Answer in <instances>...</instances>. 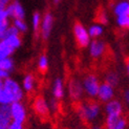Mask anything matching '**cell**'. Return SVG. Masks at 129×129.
Here are the masks:
<instances>
[{
    "label": "cell",
    "instance_id": "6da1fadb",
    "mask_svg": "<svg viewBox=\"0 0 129 129\" xmlns=\"http://www.w3.org/2000/svg\"><path fill=\"white\" fill-rule=\"evenodd\" d=\"M80 114L81 117L86 120V121H91L93 120L96 115L99 114V105L96 104L94 101H87L84 104H82L80 106Z\"/></svg>",
    "mask_w": 129,
    "mask_h": 129
},
{
    "label": "cell",
    "instance_id": "7a4b0ae2",
    "mask_svg": "<svg viewBox=\"0 0 129 129\" xmlns=\"http://www.w3.org/2000/svg\"><path fill=\"white\" fill-rule=\"evenodd\" d=\"M3 85V87L8 90V92L10 93L11 98H12V102H19L22 98V91L19 85L15 81H13L11 79H4V83H1Z\"/></svg>",
    "mask_w": 129,
    "mask_h": 129
},
{
    "label": "cell",
    "instance_id": "3957f363",
    "mask_svg": "<svg viewBox=\"0 0 129 129\" xmlns=\"http://www.w3.org/2000/svg\"><path fill=\"white\" fill-rule=\"evenodd\" d=\"M74 31H75V37L77 43L80 47H85L89 43V36L87 34V31L85 30L84 26L80 23V22H76L75 27H74Z\"/></svg>",
    "mask_w": 129,
    "mask_h": 129
},
{
    "label": "cell",
    "instance_id": "277c9868",
    "mask_svg": "<svg viewBox=\"0 0 129 129\" xmlns=\"http://www.w3.org/2000/svg\"><path fill=\"white\" fill-rule=\"evenodd\" d=\"M84 88L87 91V93L91 96H94L99 93V81L96 79V77L93 75H88L85 80H84Z\"/></svg>",
    "mask_w": 129,
    "mask_h": 129
},
{
    "label": "cell",
    "instance_id": "5b68a950",
    "mask_svg": "<svg viewBox=\"0 0 129 129\" xmlns=\"http://www.w3.org/2000/svg\"><path fill=\"white\" fill-rule=\"evenodd\" d=\"M13 117L12 106L9 104H2L0 112V129H9L11 125V119Z\"/></svg>",
    "mask_w": 129,
    "mask_h": 129
},
{
    "label": "cell",
    "instance_id": "8992f818",
    "mask_svg": "<svg viewBox=\"0 0 129 129\" xmlns=\"http://www.w3.org/2000/svg\"><path fill=\"white\" fill-rule=\"evenodd\" d=\"M106 126L107 129H125L126 120L121 118V114H108Z\"/></svg>",
    "mask_w": 129,
    "mask_h": 129
},
{
    "label": "cell",
    "instance_id": "52a82bcc",
    "mask_svg": "<svg viewBox=\"0 0 129 129\" xmlns=\"http://www.w3.org/2000/svg\"><path fill=\"white\" fill-rule=\"evenodd\" d=\"M34 109L36 113L39 115L41 119H47L48 115H49V112H48V107L45 103L44 99L42 98L41 95L37 96L35 99V102H34Z\"/></svg>",
    "mask_w": 129,
    "mask_h": 129
},
{
    "label": "cell",
    "instance_id": "ba28073f",
    "mask_svg": "<svg viewBox=\"0 0 129 129\" xmlns=\"http://www.w3.org/2000/svg\"><path fill=\"white\" fill-rule=\"evenodd\" d=\"M12 113H13V118H14V120L19 122V123H22V122L24 121V119H25L24 108L19 102L13 103V105H12Z\"/></svg>",
    "mask_w": 129,
    "mask_h": 129
},
{
    "label": "cell",
    "instance_id": "9c48e42d",
    "mask_svg": "<svg viewBox=\"0 0 129 129\" xmlns=\"http://www.w3.org/2000/svg\"><path fill=\"white\" fill-rule=\"evenodd\" d=\"M99 98L101 101L105 102V101H108L112 98L113 95V90H112V87L110 84H108V83H104V84H102L100 86V89H99Z\"/></svg>",
    "mask_w": 129,
    "mask_h": 129
},
{
    "label": "cell",
    "instance_id": "30bf717a",
    "mask_svg": "<svg viewBox=\"0 0 129 129\" xmlns=\"http://www.w3.org/2000/svg\"><path fill=\"white\" fill-rule=\"evenodd\" d=\"M6 11L9 13V16H13L16 19H23L24 17L23 9L18 1H15L13 4H10L9 8L6 9Z\"/></svg>",
    "mask_w": 129,
    "mask_h": 129
},
{
    "label": "cell",
    "instance_id": "8fae6325",
    "mask_svg": "<svg viewBox=\"0 0 129 129\" xmlns=\"http://www.w3.org/2000/svg\"><path fill=\"white\" fill-rule=\"evenodd\" d=\"M51 25H53V17H51L49 13H47V14L44 15L43 22H42V37L44 40L47 39L49 36Z\"/></svg>",
    "mask_w": 129,
    "mask_h": 129
},
{
    "label": "cell",
    "instance_id": "7c38bea8",
    "mask_svg": "<svg viewBox=\"0 0 129 129\" xmlns=\"http://www.w3.org/2000/svg\"><path fill=\"white\" fill-rule=\"evenodd\" d=\"M82 91H83V89H82V86L79 81L72 80L69 82V93L73 99H75V100L79 99L82 94Z\"/></svg>",
    "mask_w": 129,
    "mask_h": 129
},
{
    "label": "cell",
    "instance_id": "4fadbf2b",
    "mask_svg": "<svg viewBox=\"0 0 129 129\" xmlns=\"http://www.w3.org/2000/svg\"><path fill=\"white\" fill-rule=\"evenodd\" d=\"M15 47L6 40V39H2L1 44H0V58L2 59H5L8 58L13 51H14Z\"/></svg>",
    "mask_w": 129,
    "mask_h": 129
},
{
    "label": "cell",
    "instance_id": "5bb4252c",
    "mask_svg": "<svg viewBox=\"0 0 129 129\" xmlns=\"http://www.w3.org/2000/svg\"><path fill=\"white\" fill-rule=\"evenodd\" d=\"M105 50V44L102 41H96L94 40L91 44H90V55L93 58L100 57Z\"/></svg>",
    "mask_w": 129,
    "mask_h": 129
},
{
    "label": "cell",
    "instance_id": "9a60e30c",
    "mask_svg": "<svg viewBox=\"0 0 129 129\" xmlns=\"http://www.w3.org/2000/svg\"><path fill=\"white\" fill-rule=\"evenodd\" d=\"M106 111L108 114H121L122 106L118 101H111L106 105Z\"/></svg>",
    "mask_w": 129,
    "mask_h": 129
},
{
    "label": "cell",
    "instance_id": "2e32d148",
    "mask_svg": "<svg viewBox=\"0 0 129 129\" xmlns=\"http://www.w3.org/2000/svg\"><path fill=\"white\" fill-rule=\"evenodd\" d=\"M115 14L118 16H122V15H128L129 16V3L122 1L120 2L114 9Z\"/></svg>",
    "mask_w": 129,
    "mask_h": 129
},
{
    "label": "cell",
    "instance_id": "e0dca14e",
    "mask_svg": "<svg viewBox=\"0 0 129 129\" xmlns=\"http://www.w3.org/2000/svg\"><path fill=\"white\" fill-rule=\"evenodd\" d=\"M0 101H1L2 104H10V103H13L10 93L8 92V90L3 87L2 84H1V87H0Z\"/></svg>",
    "mask_w": 129,
    "mask_h": 129
},
{
    "label": "cell",
    "instance_id": "ac0fdd59",
    "mask_svg": "<svg viewBox=\"0 0 129 129\" xmlns=\"http://www.w3.org/2000/svg\"><path fill=\"white\" fill-rule=\"evenodd\" d=\"M54 94L57 99H61L63 96V85L60 79H57L54 85Z\"/></svg>",
    "mask_w": 129,
    "mask_h": 129
},
{
    "label": "cell",
    "instance_id": "d6986e66",
    "mask_svg": "<svg viewBox=\"0 0 129 129\" xmlns=\"http://www.w3.org/2000/svg\"><path fill=\"white\" fill-rule=\"evenodd\" d=\"M0 68L4 70H11L13 68V61L9 58L2 59L1 62H0Z\"/></svg>",
    "mask_w": 129,
    "mask_h": 129
},
{
    "label": "cell",
    "instance_id": "ffe728a7",
    "mask_svg": "<svg viewBox=\"0 0 129 129\" xmlns=\"http://www.w3.org/2000/svg\"><path fill=\"white\" fill-rule=\"evenodd\" d=\"M106 82L108 83V84H110L111 86H115L118 84V82H119V78H118L117 74H114V73L108 74L107 78H106Z\"/></svg>",
    "mask_w": 129,
    "mask_h": 129
},
{
    "label": "cell",
    "instance_id": "44dd1931",
    "mask_svg": "<svg viewBox=\"0 0 129 129\" xmlns=\"http://www.w3.org/2000/svg\"><path fill=\"white\" fill-rule=\"evenodd\" d=\"M18 28L16 26H12V27H9L6 29L4 33L1 35V39H4L6 37H10V36H13V35H18Z\"/></svg>",
    "mask_w": 129,
    "mask_h": 129
},
{
    "label": "cell",
    "instance_id": "7402d4cb",
    "mask_svg": "<svg viewBox=\"0 0 129 129\" xmlns=\"http://www.w3.org/2000/svg\"><path fill=\"white\" fill-rule=\"evenodd\" d=\"M4 39L8 40L15 48H17L19 45H20V39L18 38L17 35H13V36H10V37H6V38H4Z\"/></svg>",
    "mask_w": 129,
    "mask_h": 129
},
{
    "label": "cell",
    "instance_id": "603a6c76",
    "mask_svg": "<svg viewBox=\"0 0 129 129\" xmlns=\"http://www.w3.org/2000/svg\"><path fill=\"white\" fill-rule=\"evenodd\" d=\"M118 23L122 27H128L129 24V16L128 15H122L118 18Z\"/></svg>",
    "mask_w": 129,
    "mask_h": 129
},
{
    "label": "cell",
    "instance_id": "cb8c5ba5",
    "mask_svg": "<svg viewBox=\"0 0 129 129\" xmlns=\"http://www.w3.org/2000/svg\"><path fill=\"white\" fill-rule=\"evenodd\" d=\"M33 77H31L30 75L26 76L25 77V79L23 81V85H24V88L27 90V91H29V90H31V88H33Z\"/></svg>",
    "mask_w": 129,
    "mask_h": 129
},
{
    "label": "cell",
    "instance_id": "d4e9b609",
    "mask_svg": "<svg viewBox=\"0 0 129 129\" xmlns=\"http://www.w3.org/2000/svg\"><path fill=\"white\" fill-rule=\"evenodd\" d=\"M39 69L41 70V72L45 73L47 69V59L45 56H42L40 58V61H39Z\"/></svg>",
    "mask_w": 129,
    "mask_h": 129
},
{
    "label": "cell",
    "instance_id": "484cf974",
    "mask_svg": "<svg viewBox=\"0 0 129 129\" xmlns=\"http://www.w3.org/2000/svg\"><path fill=\"white\" fill-rule=\"evenodd\" d=\"M102 34V28L100 26H91L89 28V35L91 37H98Z\"/></svg>",
    "mask_w": 129,
    "mask_h": 129
},
{
    "label": "cell",
    "instance_id": "4316f807",
    "mask_svg": "<svg viewBox=\"0 0 129 129\" xmlns=\"http://www.w3.org/2000/svg\"><path fill=\"white\" fill-rule=\"evenodd\" d=\"M14 24H15V26L21 31H24L26 29V25H25V23L22 21V19H16Z\"/></svg>",
    "mask_w": 129,
    "mask_h": 129
},
{
    "label": "cell",
    "instance_id": "83f0119b",
    "mask_svg": "<svg viewBox=\"0 0 129 129\" xmlns=\"http://www.w3.org/2000/svg\"><path fill=\"white\" fill-rule=\"evenodd\" d=\"M95 20L98 22H101V23H106L107 19H106V16H105V13L103 11H99L98 15H96V17H95Z\"/></svg>",
    "mask_w": 129,
    "mask_h": 129
},
{
    "label": "cell",
    "instance_id": "f1b7e54d",
    "mask_svg": "<svg viewBox=\"0 0 129 129\" xmlns=\"http://www.w3.org/2000/svg\"><path fill=\"white\" fill-rule=\"evenodd\" d=\"M39 22H40V15L36 13L33 17V23H34V29H35V33L38 31V27H39Z\"/></svg>",
    "mask_w": 129,
    "mask_h": 129
},
{
    "label": "cell",
    "instance_id": "f546056e",
    "mask_svg": "<svg viewBox=\"0 0 129 129\" xmlns=\"http://www.w3.org/2000/svg\"><path fill=\"white\" fill-rule=\"evenodd\" d=\"M8 20L4 19V20H0V34H3L4 31L8 29Z\"/></svg>",
    "mask_w": 129,
    "mask_h": 129
},
{
    "label": "cell",
    "instance_id": "4dcf8cb0",
    "mask_svg": "<svg viewBox=\"0 0 129 129\" xmlns=\"http://www.w3.org/2000/svg\"><path fill=\"white\" fill-rule=\"evenodd\" d=\"M9 129H22V126H21V123H19V122L15 121L14 123H12L10 125V128Z\"/></svg>",
    "mask_w": 129,
    "mask_h": 129
},
{
    "label": "cell",
    "instance_id": "1f68e13d",
    "mask_svg": "<svg viewBox=\"0 0 129 129\" xmlns=\"http://www.w3.org/2000/svg\"><path fill=\"white\" fill-rule=\"evenodd\" d=\"M0 76H1V78L8 79V78H9V74H8V70L1 69V70H0Z\"/></svg>",
    "mask_w": 129,
    "mask_h": 129
},
{
    "label": "cell",
    "instance_id": "d6a6232c",
    "mask_svg": "<svg viewBox=\"0 0 129 129\" xmlns=\"http://www.w3.org/2000/svg\"><path fill=\"white\" fill-rule=\"evenodd\" d=\"M10 0H0V6H1V9H4V6L8 4V2Z\"/></svg>",
    "mask_w": 129,
    "mask_h": 129
},
{
    "label": "cell",
    "instance_id": "836d02e7",
    "mask_svg": "<svg viewBox=\"0 0 129 129\" xmlns=\"http://www.w3.org/2000/svg\"><path fill=\"white\" fill-rule=\"evenodd\" d=\"M125 98H126V101H127V103L129 104V89L126 91V94H125Z\"/></svg>",
    "mask_w": 129,
    "mask_h": 129
},
{
    "label": "cell",
    "instance_id": "e575fe53",
    "mask_svg": "<svg viewBox=\"0 0 129 129\" xmlns=\"http://www.w3.org/2000/svg\"><path fill=\"white\" fill-rule=\"evenodd\" d=\"M127 67H128V73H129V58H128V60H127Z\"/></svg>",
    "mask_w": 129,
    "mask_h": 129
},
{
    "label": "cell",
    "instance_id": "d590c367",
    "mask_svg": "<svg viewBox=\"0 0 129 129\" xmlns=\"http://www.w3.org/2000/svg\"><path fill=\"white\" fill-rule=\"evenodd\" d=\"M54 1H55V3H58V2L60 1V0H54Z\"/></svg>",
    "mask_w": 129,
    "mask_h": 129
},
{
    "label": "cell",
    "instance_id": "8d00e7d4",
    "mask_svg": "<svg viewBox=\"0 0 129 129\" xmlns=\"http://www.w3.org/2000/svg\"><path fill=\"white\" fill-rule=\"evenodd\" d=\"M92 129H101V128H100V127H93Z\"/></svg>",
    "mask_w": 129,
    "mask_h": 129
},
{
    "label": "cell",
    "instance_id": "74e56055",
    "mask_svg": "<svg viewBox=\"0 0 129 129\" xmlns=\"http://www.w3.org/2000/svg\"><path fill=\"white\" fill-rule=\"evenodd\" d=\"M128 28H129V24H128Z\"/></svg>",
    "mask_w": 129,
    "mask_h": 129
}]
</instances>
